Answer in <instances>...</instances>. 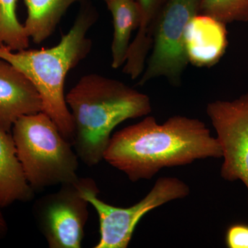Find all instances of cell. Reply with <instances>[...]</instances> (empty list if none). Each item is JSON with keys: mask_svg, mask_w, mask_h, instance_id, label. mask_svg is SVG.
<instances>
[{"mask_svg": "<svg viewBox=\"0 0 248 248\" xmlns=\"http://www.w3.org/2000/svg\"><path fill=\"white\" fill-rule=\"evenodd\" d=\"M222 156L218 140L198 119L176 115L158 124L148 116L112 135L104 160L136 182L165 168Z\"/></svg>", "mask_w": 248, "mask_h": 248, "instance_id": "obj_1", "label": "cell"}, {"mask_svg": "<svg viewBox=\"0 0 248 248\" xmlns=\"http://www.w3.org/2000/svg\"><path fill=\"white\" fill-rule=\"evenodd\" d=\"M66 102L74 126L72 144L79 159L88 166L104 159L115 127L152 111L147 94L96 73L83 76L67 93Z\"/></svg>", "mask_w": 248, "mask_h": 248, "instance_id": "obj_2", "label": "cell"}, {"mask_svg": "<svg viewBox=\"0 0 248 248\" xmlns=\"http://www.w3.org/2000/svg\"><path fill=\"white\" fill-rule=\"evenodd\" d=\"M97 19L93 8H83L58 45L42 50L13 51L0 46V58L24 73L40 94L42 112L51 118L62 135L72 143L73 119L66 102L64 84L68 72L86 58L92 41L87 33Z\"/></svg>", "mask_w": 248, "mask_h": 248, "instance_id": "obj_3", "label": "cell"}, {"mask_svg": "<svg viewBox=\"0 0 248 248\" xmlns=\"http://www.w3.org/2000/svg\"><path fill=\"white\" fill-rule=\"evenodd\" d=\"M18 157L34 190L79 180L73 144L44 112L22 116L13 125Z\"/></svg>", "mask_w": 248, "mask_h": 248, "instance_id": "obj_4", "label": "cell"}, {"mask_svg": "<svg viewBox=\"0 0 248 248\" xmlns=\"http://www.w3.org/2000/svg\"><path fill=\"white\" fill-rule=\"evenodd\" d=\"M81 195L97 212L100 239L94 248H127L142 217L165 203L187 197L188 185L176 177H161L148 195L138 203L120 208L98 197L99 190L91 178H79Z\"/></svg>", "mask_w": 248, "mask_h": 248, "instance_id": "obj_5", "label": "cell"}, {"mask_svg": "<svg viewBox=\"0 0 248 248\" xmlns=\"http://www.w3.org/2000/svg\"><path fill=\"white\" fill-rule=\"evenodd\" d=\"M202 0H167L161 10L153 34L151 56L138 85L143 86L163 77L172 85L180 84L189 62L185 48L187 24L200 14Z\"/></svg>", "mask_w": 248, "mask_h": 248, "instance_id": "obj_6", "label": "cell"}, {"mask_svg": "<svg viewBox=\"0 0 248 248\" xmlns=\"http://www.w3.org/2000/svg\"><path fill=\"white\" fill-rule=\"evenodd\" d=\"M79 180L62 184L34 204L37 227L50 248H81L91 205L81 195Z\"/></svg>", "mask_w": 248, "mask_h": 248, "instance_id": "obj_7", "label": "cell"}, {"mask_svg": "<svg viewBox=\"0 0 248 248\" xmlns=\"http://www.w3.org/2000/svg\"><path fill=\"white\" fill-rule=\"evenodd\" d=\"M206 112L223 153L221 177L244 183L248 203V93L234 100L209 103Z\"/></svg>", "mask_w": 248, "mask_h": 248, "instance_id": "obj_8", "label": "cell"}, {"mask_svg": "<svg viewBox=\"0 0 248 248\" xmlns=\"http://www.w3.org/2000/svg\"><path fill=\"white\" fill-rule=\"evenodd\" d=\"M42 99L27 76L0 58V125L11 132L22 116L42 112Z\"/></svg>", "mask_w": 248, "mask_h": 248, "instance_id": "obj_9", "label": "cell"}, {"mask_svg": "<svg viewBox=\"0 0 248 248\" xmlns=\"http://www.w3.org/2000/svg\"><path fill=\"white\" fill-rule=\"evenodd\" d=\"M228 45L226 24L205 14L190 19L185 32V48L189 63L203 68L216 64Z\"/></svg>", "mask_w": 248, "mask_h": 248, "instance_id": "obj_10", "label": "cell"}, {"mask_svg": "<svg viewBox=\"0 0 248 248\" xmlns=\"http://www.w3.org/2000/svg\"><path fill=\"white\" fill-rule=\"evenodd\" d=\"M33 188L28 182L18 157L12 133L0 125V204L2 208L16 202L33 198Z\"/></svg>", "mask_w": 248, "mask_h": 248, "instance_id": "obj_11", "label": "cell"}, {"mask_svg": "<svg viewBox=\"0 0 248 248\" xmlns=\"http://www.w3.org/2000/svg\"><path fill=\"white\" fill-rule=\"evenodd\" d=\"M140 10L138 32L130 43L125 67L140 73L144 69L148 53L152 49L153 34L160 13L167 0H135Z\"/></svg>", "mask_w": 248, "mask_h": 248, "instance_id": "obj_12", "label": "cell"}, {"mask_svg": "<svg viewBox=\"0 0 248 248\" xmlns=\"http://www.w3.org/2000/svg\"><path fill=\"white\" fill-rule=\"evenodd\" d=\"M107 4L113 21L112 67L117 69L126 60L130 37L139 27L140 10L135 0H112Z\"/></svg>", "mask_w": 248, "mask_h": 248, "instance_id": "obj_13", "label": "cell"}, {"mask_svg": "<svg viewBox=\"0 0 248 248\" xmlns=\"http://www.w3.org/2000/svg\"><path fill=\"white\" fill-rule=\"evenodd\" d=\"M28 16L24 25L26 33L36 44L48 39L67 9L79 0H24Z\"/></svg>", "mask_w": 248, "mask_h": 248, "instance_id": "obj_14", "label": "cell"}, {"mask_svg": "<svg viewBox=\"0 0 248 248\" xmlns=\"http://www.w3.org/2000/svg\"><path fill=\"white\" fill-rule=\"evenodd\" d=\"M17 0H0V46L13 51L27 49L29 38L17 19Z\"/></svg>", "mask_w": 248, "mask_h": 248, "instance_id": "obj_15", "label": "cell"}, {"mask_svg": "<svg viewBox=\"0 0 248 248\" xmlns=\"http://www.w3.org/2000/svg\"><path fill=\"white\" fill-rule=\"evenodd\" d=\"M200 14L228 24L248 22V0H202Z\"/></svg>", "mask_w": 248, "mask_h": 248, "instance_id": "obj_16", "label": "cell"}, {"mask_svg": "<svg viewBox=\"0 0 248 248\" xmlns=\"http://www.w3.org/2000/svg\"><path fill=\"white\" fill-rule=\"evenodd\" d=\"M226 244L229 248H248V225L236 223L227 230Z\"/></svg>", "mask_w": 248, "mask_h": 248, "instance_id": "obj_17", "label": "cell"}, {"mask_svg": "<svg viewBox=\"0 0 248 248\" xmlns=\"http://www.w3.org/2000/svg\"><path fill=\"white\" fill-rule=\"evenodd\" d=\"M1 208H3L0 204V239L4 237L8 231L7 223H6V219L1 212Z\"/></svg>", "mask_w": 248, "mask_h": 248, "instance_id": "obj_18", "label": "cell"}, {"mask_svg": "<svg viewBox=\"0 0 248 248\" xmlns=\"http://www.w3.org/2000/svg\"><path fill=\"white\" fill-rule=\"evenodd\" d=\"M103 1H106V2H108V1H112V0H103Z\"/></svg>", "mask_w": 248, "mask_h": 248, "instance_id": "obj_19", "label": "cell"}]
</instances>
